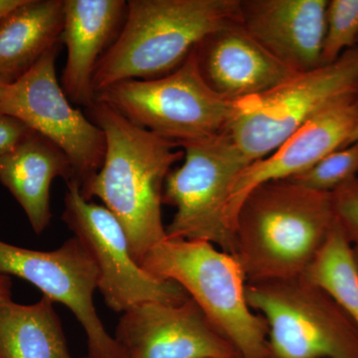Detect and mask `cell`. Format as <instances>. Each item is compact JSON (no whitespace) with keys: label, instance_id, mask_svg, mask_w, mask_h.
Listing matches in <instances>:
<instances>
[{"label":"cell","instance_id":"cell-1","mask_svg":"<svg viewBox=\"0 0 358 358\" xmlns=\"http://www.w3.org/2000/svg\"><path fill=\"white\" fill-rule=\"evenodd\" d=\"M90 120L103 131L102 166L80 189L87 200L96 197L121 223L134 260L166 239L162 194L167 176L185 152L173 141L141 128L107 103L94 101Z\"/></svg>","mask_w":358,"mask_h":358},{"label":"cell","instance_id":"cell-2","mask_svg":"<svg viewBox=\"0 0 358 358\" xmlns=\"http://www.w3.org/2000/svg\"><path fill=\"white\" fill-rule=\"evenodd\" d=\"M331 193L270 181L248 193L234 224V251L247 282L301 277L333 229Z\"/></svg>","mask_w":358,"mask_h":358},{"label":"cell","instance_id":"cell-3","mask_svg":"<svg viewBox=\"0 0 358 358\" xmlns=\"http://www.w3.org/2000/svg\"><path fill=\"white\" fill-rule=\"evenodd\" d=\"M237 21L241 0H129L121 31L96 66L94 93L171 74L205 37Z\"/></svg>","mask_w":358,"mask_h":358},{"label":"cell","instance_id":"cell-4","mask_svg":"<svg viewBox=\"0 0 358 358\" xmlns=\"http://www.w3.org/2000/svg\"><path fill=\"white\" fill-rule=\"evenodd\" d=\"M141 267L178 284L244 358H268V326L249 307L247 279L236 257L200 240L166 239Z\"/></svg>","mask_w":358,"mask_h":358},{"label":"cell","instance_id":"cell-5","mask_svg":"<svg viewBox=\"0 0 358 358\" xmlns=\"http://www.w3.org/2000/svg\"><path fill=\"white\" fill-rule=\"evenodd\" d=\"M358 89V45L334 63L296 73L259 95L233 102L225 131L249 164L272 154L294 131Z\"/></svg>","mask_w":358,"mask_h":358},{"label":"cell","instance_id":"cell-6","mask_svg":"<svg viewBox=\"0 0 358 358\" xmlns=\"http://www.w3.org/2000/svg\"><path fill=\"white\" fill-rule=\"evenodd\" d=\"M268 326V358H358V329L333 296L303 277L247 282Z\"/></svg>","mask_w":358,"mask_h":358},{"label":"cell","instance_id":"cell-7","mask_svg":"<svg viewBox=\"0 0 358 358\" xmlns=\"http://www.w3.org/2000/svg\"><path fill=\"white\" fill-rule=\"evenodd\" d=\"M95 100L179 147L222 134L233 108L204 81L194 50L171 74L110 85Z\"/></svg>","mask_w":358,"mask_h":358},{"label":"cell","instance_id":"cell-8","mask_svg":"<svg viewBox=\"0 0 358 358\" xmlns=\"http://www.w3.org/2000/svg\"><path fill=\"white\" fill-rule=\"evenodd\" d=\"M180 148L182 164L171 169L162 194V203L176 208L166 238L209 242L233 254L228 203L237 176L249 162L225 133Z\"/></svg>","mask_w":358,"mask_h":358},{"label":"cell","instance_id":"cell-9","mask_svg":"<svg viewBox=\"0 0 358 358\" xmlns=\"http://www.w3.org/2000/svg\"><path fill=\"white\" fill-rule=\"evenodd\" d=\"M62 220L95 264L98 289L110 310L122 313L150 301L178 305L189 298L134 260L121 223L103 205L85 199L76 181L67 182Z\"/></svg>","mask_w":358,"mask_h":358},{"label":"cell","instance_id":"cell-10","mask_svg":"<svg viewBox=\"0 0 358 358\" xmlns=\"http://www.w3.org/2000/svg\"><path fill=\"white\" fill-rule=\"evenodd\" d=\"M57 52L58 46L46 52L31 69L6 87L0 96V113L16 117L60 148L72 166L71 180L81 189L102 166L105 134L71 105L56 75Z\"/></svg>","mask_w":358,"mask_h":358},{"label":"cell","instance_id":"cell-11","mask_svg":"<svg viewBox=\"0 0 358 358\" xmlns=\"http://www.w3.org/2000/svg\"><path fill=\"white\" fill-rule=\"evenodd\" d=\"M0 274L25 280L45 298L64 305L83 327L92 358H124L96 313L98 272L83 245L73 236L52 251H37L0 240Z\"/></svg>","mask_w":358,"mask_h":358},{"label":"cell","instance_id":"cell-12","mask_svg":"<svg viewBox=\"0 0 358 358\" xmlns=\"http://www.w3.org/2000/svg\"><path fill=\"white\" fill-rule=\"evenodd\" d=\"M114 338L124 358H230L240 355L192 299L150 301L122 313Z\"/></svg>","mask_w":358,"mask_h":358},{"label":"cell","instance_id":"cell-13","mask_svg":"<svg viewBox=\"0 0 358 358\" xmlns=\"http://www.w3.org/2000/svg\"><path fill=\"white\" fill-rule=\"evenodd\" d=\"M355 93L338 99L294 131L272 154L248 164L235 180L228 203V220L234 231L242 202L257 186L289 179L348 145L355 128Z\"/></svg>","mask_w":358,"mask_h":358},{"label":"cell","instance_id":"cell-14","mask_svg":"<svg viewBox=\"0 0 358 358\" xmlns=\"http://www.w3.org/2000/svg\"><path fill=\"white\" fill-rule=\"evenodd\" d=\"M327 0H241V24L294 73L322 66Z\"/></svg>","mask_w":358,"mask_h":358},{"label":"cell","instance_id":"cell-15","mask_svg":"<svg viewBox=\"0 0 358 358\" xmlns=\"http://www.w3.org/2000/svg\"><path fill=\"white\" fill-rule=\"evenodd\" d=\"M194 53L204 81L230 102L262 94L296 74L261 46L241 21L212 32Z\"/></svg>","mask_w":358,"mask_h":358},{"label":"cell","instance_id":"cell-16","mask_svg":"<svg viewBox=\"0 0 358 358\" xmlns=\"http://www.w3.org/2000/svg\"><path fill=\"white\" fill-rule=\"evenodd\" d=\"M127 6L124 0H64L60 42L67 61L61 86L71 102L87 109L93 105L96 66L121 31Z\"/></svg>","mask_w":358,"mask_h":358},{"label":"cell","instance_id":"cell-17","mask_svg":"<svg viewBox=\"0 0 358 358\" xmlns=\"http://www.w3.org/2000/svg\"><path fill=\"white\" fill-rule=\"evenodd\" d=\"M73 178L67 155L41 134L31 131L10 152L0 155V183L24 211L32 230L41 234L51 222L52 182Z\"/></svg>","mask_w":358,"mask_h":358},{"label":"cell","instance_id":"cell-18","mask_svg":"<svg viewBox=\"0 0 358 358\" xmlns=\"http://www.w3.org/2000/svg\"><path fill=\"white\" fill-rule=\"evenodd\" d=\"M64 0H25L0 21V79L13 84L58 46Z\"/></svg>","mask_w":358,"mask_h":358},{"label":"cell","instance_id":"cell-19","mask_svg":"<svg viewBox=\"0 0 358 358\" xmlns=\"http://www.w3.org/2000/svg\"><path fill=\"white\" fill-rule=\"evenodd\" d=\"M53 301L0 300V358H72Z\"/></svg>","mask_w":358,"mask_h":358},{"label":"cell","instance_id":"cell-20","mask_svg":"<svg viewBox=\"0 0 358 358\" xmlns=\"http://www.w3.org/2000/svg\"><path fill=\"white\" fill-rule=\"evenodd\" d=\"M301 277L331 294L358 329V271L352 245L336 221L324 246Z\"/></svg>","mask_w":358,"mask_h":358},{"label":"cell","instance_id":"cell-21","mask_svg":"<svg viewBox=\"0 0 358 358\" xmlns=\"http://www.w3.org/2000/svg\"><path fill=\"white\" fill-rule=\"evenodd\" d=\"M358 178V141L338 148L289 180L308 189L331 193Z\"/></svg>","mask_w":358,"mask_h":358},{"label":"cell","instance_id":"cell-22","mask_svg":"<svg viewBox=\"0 0 358 358\" xmlns=\"http://www.w3.org/2000/svg\"><path fill=\"white\" fill-rule=\"evenodd\" d=\"M357 39L358 0H329L322 66L331 64L345 51L357 46Z\"/></svg>","mask_w":358,"mask_h":358},{"label":"cell","instance_id":"cell-23","mask_svg":"<svg viewBox=\"0 0 358 358\" xmlns=\"http://www.w3.org/2000/svg\"><path fill=\"white\" fill-rule=\"evenodd\" d=\"M334 218L346 239L358 246V178L331 193Z\"/></svg>","mask_w":358,"mask_h":358},{"label":"cell","instance_id":"cell-24","mask_svg":"<svg viewBox=\"0 0 358 358\" xmlns=\"http://www.w3.org/2000/svg\"><path fill=\"white\" fill-rule=\"evenodd\" d=\"M31 131L20 120L0 113V155L10 152Z\"/></svg>","mask_w":358,"mask_h":358},{"label":"cell","instance_id":"cell-25","mask_svg":"<svg viewBox=\"0 0 358 358\" xmlns=\"http://www.w3.org/2000/svg\"><path fill=\"white\" fill-rule=\"evenodd\" d=\"M24 1L25 0H0V21L13 13L14 9L24 3Z\"/></svg>","mask_w":358,"mask_h":358},{"label":"cell","instance_id":"cell-26","mask_svg":"<svg viewBox=\"0 0 358 358\" xmlns=\"http://www.w3.org/2000/svg\"><path fill=\"white\" fill-rule=\"evenodd\" d=\"M13 281L8 275L0 274V300L11 298Z\"/></svg>","mask_w":358,"mask_h":358},{"label":"cell","instance_id":"cell-27","mask_svg":"<svg viewBox=\"0 0 358 358\" xmlns=\"http://www.w3.org/2000/svg\"><path fill=\"white\" fill-rule=\"evenodd\" d=\"M355 109H357V117H355V128H353L352 136H350V141H348V145H352V143L358 141V89L355 92ZM346 145V147H348Z\"/></svg>","mask_w":358,"mask_h":358},{"label":"cell","instance_id":"cell-28","mask_svg":"<svg viewBox=\"0 0 358 358\" xmlns=\"http://www.w3.org/2000/svg\"><path fill=\"white\" fill-rule=\"evenodd\" d=\"M352 250L353 257H355V265H357V268L358 271V246H352Z\"/></svg>","mask_w":358,"mask_h":358},{"label":"cell","instance_id":"cell-29","mask_svg":"<svg viewBox=\"0 0 358 358\" xmlns=\"http://www.w3.org/2000/svg\"><path fill=\"white\" fill-rule=\"evenodd\" d=\"M7 86H8V84H6V82L2 81V80L0 79V96H1L2 94L4 93Z\"/></svg>","mask_w":358,"mask_h":358},{"label":"cell","instance_id":"cell-30","mask_svg":"<svg viewBox=\"0 0 358 358\" xmlns=\"http://www.w3.org/2000/svg\"><path fill=\"white\" fill-rule=\"evenodd\" d=\"M230 358H244V357H242L241 355H237V357H230Z\"/></svg>","mask_w":358,"mask_h":358},{"label":"cell","instance_id":"cell-31","mask_svg":"<svg viewBox=\"0 0 358 358\" xmlns=\"http://www.w3.org/2000/svg\"><path fill=\"white\" fill-rule=\"evenodd\" d=\"M72 358H92V357H88V355H87V357H72Z\"/></svg>","mask_w":358,"mask_h":358},{"label":"cell","instance_id":"cell-32","mask_svg":"<svg viewBox=\"0 0 358 358\" xmlns=\"http://www.w3.org/2000/svg\"><path fill=\"white\" fill-rule=\"evenodd\" d=\"M357 45H358V39H357Z\"/></svg>","mask_w":358,"mask_h":358}]
</instances>
